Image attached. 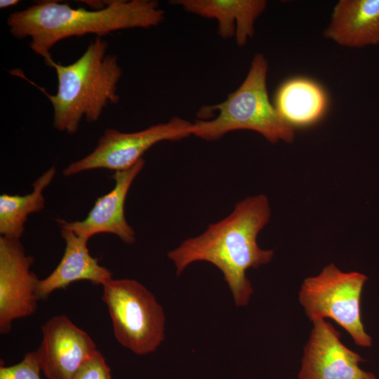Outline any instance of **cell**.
Wrapping results in <instances>:
<instances>
[{
    "label": "cell",
    "mask_w": 379,
    "mask_h": 379,
    "mask_svg": "<svg viewBox=\"0 0 379 379\" xmlns=\"http://www.w3.org/2000/svg\"><path fill=\"white\" fill-rule=\"evenodd\" d=\"M312 322L299 379H376L373 373L359 367L364 359L343 345L340 333L328 321Z\"/></svg>",
    "instance_id": "9"
},
{
    "label": "cell",
    "mask_w": 379,
    "mask_h": 379,
    "mask_svg": "<svg viewBox=\"0 0 379 379\" xmlns=\"http://www.w3.org/2000/svg\"><path fill=\"white\" fill-rule=\"evenodd\" d=\"M34 258L26 254L20 239L0 237V333L12 322L34 314L39 279L30 268Z\"/></svg>",
    "instance_id": "8"
},
{
    "label": "cell",
    "mask_w": 379,
    "mask_h": 379,
    "mask_svg": "<svg viewBox=\"0 0 379 379\" xmlns=\"http://www.w3.org/2000/svg\"><path fill=\"white\" fill-rule=\"evenodd\" d=\"M72 379H112L111 370L98 350L81 365Z\"/></svg>",
    "instance_id": "18"
},
{
    "label": "cell",
    "mask_w": 379,
    "mask_h": 379,
    "mask_svg": "<svg viewBox=\"0 0 379 379\" xmlns=\"http://www.w3.org/2000/svg\"><path fill=\"white\" fill-rule=\"evenodd\" d=\"M367 277L357 272H343L334 264L326 266L317 276L303 281L299 299L313 321L331 318L351 335L361 347L372 345L361 318V294Z\"/></svg>",
    "instance_id": "6"
},
{
    "label": "cell",
    "mask_w": 379,
    "mask_h": 379,
    "mask_svg": "<svg viewBox=\"0 0 379 379\" xmlns=\"http://www.w3.org/2000/svg\"><path fill=\"white\" fill-rule=\"evenodd\" d=\"M324 36L350 48L378 44L379 0L338 1Z\"/></svg>",
    "instance_id": "13"
},
{
    "label": "cell",
    "mask_w": 379,
    "mask_h": 379,
    "mask_svg": "<svg viewBox=\"0 0 379 379\" xmlns=\"http://www.w3.org/2000/svg\"><path fill=\"white\" fill-rule=\"evenodd\" d=\"M60 233L65 243L63 255L54 270L39 279L36 292L38 300L46 299L54 291L66 288L75 281L84 280L102 286L112 279L111 271L100 265L98 259L90 254L89 239L66 229H61Z\"/></svg>",
    "instance_id": "12"
},
{
    "label": "cell",
    "mask_w": 379,
    "mask_h": 379,
    "mask_svg": "<svg viewBox=\"0 0 379 379\" xmlns=\"http://www.w3.org/2000/svg\"><path fill=\"white\" fill-rule=\"evenodd\" d=\"M56 174L51 166L32 184L33 190L25 195L2 194L0 196V234L10 239H20L25 232L28 215L44 208L43 192Z\"/></svg>",
    "instance_id": "16"
},
{
    "label": "cell",
    "mask_w": 379,
    "mask_h": 379,
    "mask_svg": "<svg viewBox=\"0 0 379 379\" xmlns=\"http://www.w3.org/2000/svg\"><path fill=\"white\" fill-rule=\"evenodd\" d=\"M41 367L36 351L26 353L18 364L0 366V379H41Z\"/></svg>",
    "instance_id": "17"
},
{
    "label": "cell",
    "mask_w": 379,
    "mask_h": 379,
    "mask_svg": "<svg viewBox=\"0 0 379 379\" xmlns=\"http://www.w3.org/2000/svg\"><path fill=\"white\" fill-rule=\"evenodd\" d=\"M102 298L120 345L138 355L157 349L164 338L165 317L145 286L134 279H112L102 285Z\"/></svg>",
    "instance_id": "5"
},
{
    "label": "cell",
    "mask_w": 379,
    "mask_h": 379,
    "mask_svg": "<svg viewBox=\"0 0 379 379\" xmlns=\"http://www.w3.org/2000/svg\"><path fill=\"white\" fill-rule=\"evenodd\" d=\"M270 215L269 201L264 194L239 201L227 217L168 252L177 275L193 262H210L222 273L236 305H247L253 290L246 271L270 262L274 255L273 251L263 250L257 243Z\"/></svg>",
    "instance_id": "1"
},
{
    "label": "cell",
    "mask_w": 379,
    "mask_h": 379,
    "mask_svg": "<svg viewBox=\"0 0 379 379\" xmlns=\"http://www.w3.org/2000/svg\"><path fill=\"white\" fill-rule=\"evenodd\" d=\"M107 42L101 37L92 41L74 62L67 65L51 61L55 69L58 90L48 93L44 88L24 77L18 70L13 74L36 86L50 100L53 109V127L69 134L77 133L83 118L95 122L109 105L119 100L118 83L122 69L115 55L107 53Z\"/></svg>",
    "instance_id": "3"
},
{
    "label": "cell",
    "mask_w": 379,
    "mask_h": 379,
    "mask_svg": "<svg viewBox=\"0 0 379 379\" xmlns=\"http://www.w3.org/2000/svg\"><path fill=\"white\" fill-rule=\"evenodd\" d=\"M144 165L145 161L141 159L128 169L115 171L112 175L115 183L112 190L96 199L83 220H57L61 229L73 231L88 239L97 234L109 233L125 244H133L135 233L126 220L124 204L130 187Z\"/></svg>",
    "instance_id": "11"
},
{
    "label": "cell",
    "mask_w": 379,
    "mask_h": 379,
    "mask_svg": "<svg viewBox=\"0 0 379 379\" xmlns=\"http://www.w3.org/2000/svg\"><path fill=\"white\" fill-rule=\"evenodd\" d=\"M18 0H1L0 1V8H6L10 6H13L19 4Z\"/></svg>",
    "instance_id": "19"
},
{
    "label": "cell",
    "mask_w": 379,
    "mask_h": 379,
    "mask_svg": "<svg viewBox=\"0 0 379 379\" xmlns=\"http://www.w3.org/2000/svg\"><path fill=\"white\" fill-rule=\"evenodd\" d=\"M187 12L218 22V33L222 39L235 37L239 46L252 38L255 23L267 6L265 0H175Z\"/></svg>",
    "instance_id": "14"
},
{
    "label": "cell",
    "mask_w": 379,
    "mask_h": 379,
    "mask_svg": "<svg viewBox=\"0 0 379 379\" xmlns=\"http://www.w3.org/2000/svg\"><path fill=\"white\" fill-rule=\"evenodd\" d=\"M274 105L294 128H304L315 124L324 116L328 97L324 88L315 81L294 77L279 87Z\"/></svg>",
    "instance_id": "15"
},
{
    "label": "cell",
    "mask_w": 379,
    "mask_h": 379,
    "mask_svg": "<svg viewBox=\"0 0 379 379\" xmlns=\"http://www.w3.org/2000/svg\"><path fill=\"white\" fill-rule=\"evenodd\" d=\"M192 128L193 123L177 117L137 132L124 133L109 128L100 138L92 152L72 162L62 174L68 177L98 168L114 172L128 169L154 145L187 138L192 135Z\"/></svg>",
    "instance_id": "7"
},
{
    "label": "cell",
    "mask_w": 379,
    "mask_h": 379,
    "mask_svg": "<svg viewBox=\"0 0 379 379\" xmlns=\"http://www.w3.org/2000/svg\"><path fill=\"white\" fill-rule=\"evenodd\" d=\"M268 67L265 55L255 53L241 84L224 101L199 110L202 117L214 111L218 115L210 120L194 122L192 135L213 141L233 131L249 130L261 134L272 143H291L295 128L281 117L268 96Z\"/></svg>",
    "instance_id": "4"
},
{
    "label": "cell",
    "mask_w": 379,
    "mask_h": 379,
    "mask_svg": "<svg viewBox=\"0 0 379 379\" xmlns=\"http://www.w3.org/2000/svg\"><path fill=\"white\" fill-rule=\"evenodd\" d=\"M36 350L46 379H72L81 365L98 350L90 335L66 315H56L42 326Z\"/></svg>",
    "instance_id": "10"
},
{
    "label": "cell",
    "mask_w": 379,
    "mask_h": 379,
    "mask_svg": "<svg viewBox=\"0 0 379 379\" xmlns=\"http://www.w3.org/2000/svg\"><path fill=\"white\" fill-rule=\"evenodd\" d=\"M164 19V11L153 0H110L105 7L88 10L58 1H40L10 14V33L15 38H30L29 46L48 66L50 51L60 41L94 34L98 37L132 28H150Z\"/></svg>",
    "instance_id": "2"
}]
</instances>
